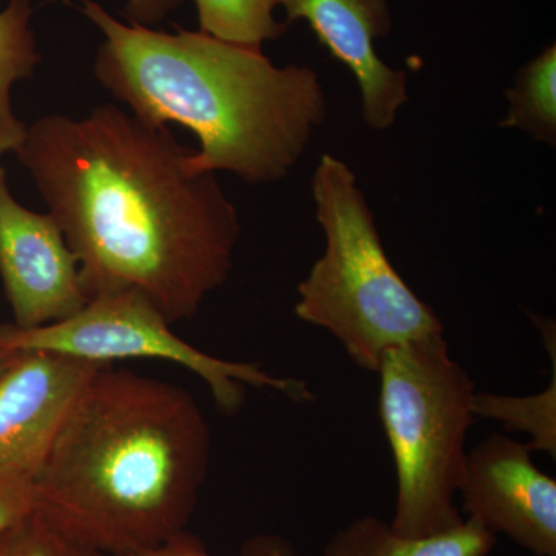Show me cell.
<instances>
[{"label": "cell", "instance_id": "obj_1", "mask_svg": "<svg viewBox=\"0 0 556 556\" xmlns=\"http://www.w3.org/2000/svg\"><path fill=\"white\" fill-rule=\"evenodd\" d=\"M167 126L115 105L47 115L16 153L79 262L87 298L137 291L170 325L226 283L239 211L212 172L193 174Z\"/></svg>", "mask_w": 556, "mask_h": 556}, {"label": "cell", "instance_id": "obj_2", "mask_svg": "<svg viewBox=\"0 0 556 556\" xmlns=\"http://www.w3.org/2000/svg\"><path fill=\"white\" fill-rule=\"evenodd\" d=\"M211 463V428L182 387L102 365L33 478L35 510L105 556L188 530Z\"/></svg>", "mask_w": 556, "mask_h": 556}, {"label": "cell", "instance_id": "obj_3", "mask_svg": "<svg viewBox=\"0 0 556 556\" xmlns=\"http://www.w3.org/2000/svg\"><path fill=\"white\" fill-rule=\"evenodd\" d=\"M80 13L104 36L94 78L152 126L179 124L197 135L193 174L230 172L248 185L291 174L328 115L316 70L277 67L262 49L204 31L166 33L123 24L94 0Z\"/></svg>", "mask_w": 556, "mask_h": 556}, {"label": "cell", "instance_id": "obj_4", "mask_svg": "<svg viewBox=\"0 0 556 556\" xmlns=\"http://www.w3.org/2000/svg\"><path fill=\"white\" fill-rule=\"evenodd\" d=\"M311 189L325 251L299 285L295 316L331 332L351 362L368 372L379 371L388 351L444 334L441 318L391 265L367 197L345 161L324 153Z\"/></svg>", "mask_w": 556, "mask_h": 556}, {"label": "cell", "instance_id": "obj_5", "mask_svg": "<svg viewBox=\"0 0 556 556\" xmlns=\"http://www.w3.org/2000/svg\"><path fill=\"white\" fill-rule=\"evenodd\" d=\"M379 415L397 475L390 526L402 536L441 535L463 525L455 496L477 394L444 334L388 351L379 367Z\"/></svg>", "mask_w": 556, "mask_h": 556}, {"label": "cell", "instance_id": "obj_6", "mask_svg": "<svg viewBox=\"0 0 556 556\" xmlns=\"http://www.w3.org/2000/svg\"><path fill=\"white\" fill-rule=\"evenodd\" d=\"M0 351H50L94 364L126 358L170 362L199 376L225 415H236L243 408L247 387L278 391L295 402L314 399L302 380L276 378L260 364L225 361L190 345L137 291L90 299L78 314L49 327H0Z\"/></svg>", "mask_w": 556, "mask_h": 556}, {"label": "cell", "instance_id": "obj_7", "mask_svg": "<svg viewBox=\"0 0 556 556\" xmlns=\"http://www.w3.org/2000/svg\"><path fill=\"white\" fill-rule=\"evenodd\" d=\"M0 278L13 327H49L89 303L79 262L49 212L38 214L11 195L0 164Z\"/></svg>", "mask_w": 556, "mask_h": 556}, {"label": "cell", "instance_id": "obj_8", "mask_svg": "<svg viewBox=\"0 0 556 556\" xmlns=\"http://www.w3.org/2000/svg\"><path fill=\"white\" fill-rule=\"evenodd\" d=\"M530 453L527 444L501 433L467 452L457 489L460 514L533 556H556V481Z\"/></svg>", "mask_w": 556, "mask_h": 556}, {"label": "cell", "instance_id": "obj_9", "mask_svg": "<svg viewBox=\"0 0 556 556\" xmlns=\"http://www.w3.org/2000/svg\"><path fill=\"white\" fill-rule=\"evenodd\" d=\"M102 365L50 351L14 354L0 372V473L35 478L73 402Z\"/></svg>", "mask_w": 556, "mask_h": 556}, {"label": "cell", "instance_id": "obj_10", "mask_svg": "<svg viewBox=\"0 0 556 556\" xmlns=\"http://www.w3.org/2000/svg\"><path fill=\"white\" fill-rule=\"evenodd\" d=\"M288 24L306 21L318 42L350 68L361 90L362 118L372 130L393 126L408 101L407 75L380 60L376 42L391 30L387 0H276Z\"/></svg>", "mask_w": 556, "mask_h": 556}, {"label": "cell", "instance_id": "obj_11", "mask_svg": "<svg viewBox=\"0 0 556 556\" xmlns=\"http://www.w3.org/2000/svg\"><path fill=\"white\" fill-rule=\"evenodd\" d=\"M495 546V533L473 519L441 535L408 538L382 518L364 515L336 532L321 556H489Z\"/></svg>", "mask_w": 556, "mask_h": 556}, {"label": "cell", "instance_id": "obj_12", "mask_svg": "<svg viewBox=\"0 0 556 556\" xmlns=\"http://www.w3.org/2000/svg\"><path fill=\"white\" fill-rule=\"evenodd\" d=\"M31 17V0H10L0 11V159L20 152L27 137V124L11 105V89L31 78L40 61Z\"/></svg>", "mask_w": 556, "mask_h": 556}, {"label": "cell", "instance_id": "obj_13", "mask_svg": "<svg viewBox=\"0 0 556 556\" xmlns=\"http://www.w3.org/2000/svg\"><path fill=\"white\" fill-rule=\"evenodd\" d=\"M552 356V383L533 396H500L477 393L473 397L475 417L495 419L507 431H525L532 439L527 442L530 452H546L556 457V332L555 324L533 316Z\"/></svg>", "mask_w": 556, "mask_h": 556}, {"label": "cell", "instance_id": "obj_14", "mask_svg": "<svg viewBox=\"0 0 556 556\" xmlns=\"http://www.w3.org/2000/svg\"><path fill=\"white\" fill-rule=\"evenodd\" d=\"M508 112L501 119L503 129H518L526 135L556 146V49L547 47L540 56L515 75L506 90Z\"/></svg>", "mask_w": 556, "mask_h": 556}, {"label": "cell", "instance_id": "obj_15", "mask_svg": "<svg viewBox=\"0 0 556 556\" xmlns=\"http://www.w3.org/2000/svg\"><path fill=\"white\" fill-rule=\"evenodd\" d=\"M200 31L226 42L262 49L280 38L287 25L274 20L276 0H195Z\"/></svg>", "mask_w": 556, "mask_h": 556}, {"label": "cell", "instance_id": "obj_16", "mask_svg": "<svg viewBox=\"0 0 556 556\" xmlns=\"http://www.w3.org/2000/svg\"><path fill=\"white\" fill-rule=\"evenodd\" d=\"M0 556H105L61 532L31 511L0 536Z\"/></svg>", "mask_w": 556, "mask_h": 556}, {"label": "cell", "instance_id": "obj_17", "mask_svg": "<svg viewBox=\"0 0 556 556\" xmlns=\"http://www.w3.org/2000/svg\"><path fill=\"white\" fill-rule=\"evenodd\" d=\"M130 556H217L208 554L207 547L203 541L188 530L178 533L166 543L161 544L149 551L141 552ZM237 556H299L291 541L274 533H263L251 538L241 547L240 554Z\"/></svg>", "mask_w": 556, "mask_h": 556}, {"label": "cell", "instance_id": "obj_18", "mask_svg": "<svg viewBox=\"0 0 556 556\" xmlns=\"http://www.w3.org/2000/svg\"><path fill=\"white\" fill-rule=\"evenodd\" d=\"M35 511L33 479L0 473V536Z\"/></svg>", "mask_w": 556, "mask_h": 556}, {"label": "cell", "instance_id": "obj_19", "mask_svg": "<svg viewBox=\"0 0 556 556\" xmlns=\"http://www.w3.org/2000/svg\"><path fill=\"white\" fill-rule=\"evenodd\" d=\"M185 0H126L129 24L153 28L177 11Z\"/></svg>", "mask_w": 556, "mask_h": 556}, {"label": "cell", "instance_id": "obj_20", "mask_svg": "<svg viewBox=\"0 0 556 556\" xmlns=\"http://www.w3.org/2000/svg\"><path fill=\"white\" fill-rule=\"evenodd\" d=\"M14 354H7V353H2V351H0V372L3 371V369L7 368V365L10 364L11 362V358H13Z\"/></svg>", "mask_w": 556, "mask_h": 556}]
</instances>
